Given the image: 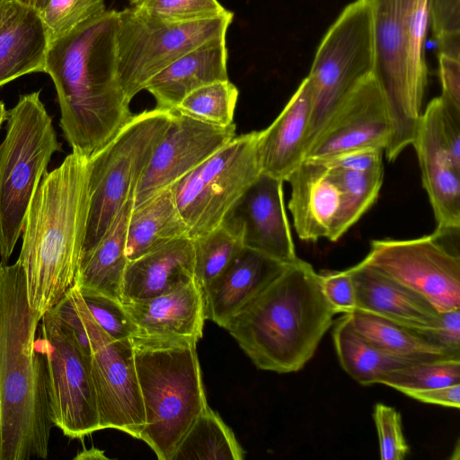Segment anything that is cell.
Listing matches in <instances>:
<instances>
[{
  "label": "cell",
  "instance_id": "obj_30",
  "mask_svg": "<svg viewBox=\"0 0 460 460\" xmlns=\"http://www.w3.org/2000/svg\"><path fill=\"white\" fill-rule=\"evenodd\" d=\"M346 314L358 332L389 354L417 361L460 358L423 339L411 328L358 310Z\"/></svg>",
  "mask_w": 460,
  "mask_h": 460
},
{
  "label": "cell",
  "instance_id": "obj_37",
  "mask_svg": "<svg viewBox=\"0 0 460 460\" xmlns=\"http://www.w3.org/2000/svg\"><path fill=\"white\" fill-rule=\"evenodd\" d=\"M130 7L169 22L218 16L227 10L217 0H129Z\"/></svg>",
  "mask_w": 460,
  "mask_h": 460
},
{
  "label": "cell",
  "instance_id": "obj_32",
  "mask_svg": "<svg viewBox=\"0 0 460 460\" xmlns=\"http://www.w3.org/2000/svg\"><path fill=\"white\" fill-rule=\"evenodd\" d=\"M330 169L341 191V210L337 228L339 240L376 203L383 184L384 169L370 172Z\"/></svg>",
  "mask_w": 460,
  "mask_h": 460
},
{
  "label": "cell",
  "instance_id": "obj_17",
  "mask_svg": "<svg viewBox=\"0 0 460 460\" xmlns=\"http://www.w3.org/2000/svg\"><path fill=\"white\" fill-rule=\"evenodd\" d=\"M391 123L375 76L363 80L334 112L306 151L305 159L325 160L365 148H386Z\"/></svg>",
  "mask_w": 460,
  "mask_h": 460
},
{
  "label": "cell",
  "instance_id": "obj_24",
  "mask_svg": "<svg viewBox=\"0 0 460 460\" xmlns=\"http://www.w3.org/2000/svg\"><path fill=\"white\" fill-rule=\"evenodd\" d=\"M226 36L210 40L171 63L146 84L156 107L174 110L191 92L228 79Z\"/></svg>",
  "mask_w": 460,
  "mask_h": 460
},
{
  "label": "cell",
  "instance_id": "obj_15",
  "mask_svg": "<svg viewBox=\"0 0 460 460\" xmlns=\"http://www.w3.org/2000/svg\"><path fill=\"white\" fill-rule=\"evenodd\" d=\"M234 123L216 126L173 110L169 127L156 145L136 188L134 207L169 188L235 137Z\"/></svg>",
  "mask_w": 460,
  "mask_h": 460
},
{
  "label": "cell",
  "instance_id": "obj_31",
  "mask_svg": "<svg viewBox=\"0 0 460 460\" xmlns=\"http://www.w3.org/2000/svg\"><path fill=\"white\" fill-rule=\"evenodd\" d=\"M244 454L232 429L208 405L181 440L172 460H242Z\"/></svg>",
  "mask_w": 460,
  "mask_h": 460
},
{
  "label": "cell",
  "instance_id": "obj_46",
  "mask_svg": "<svg viewBox=\"0 0 460 460\" xmlns=\"http://www.w3.org/2000/svg\"><path fill=\"white\" fill-rule=\"evenodd\" d=\"M17 6L13 0H0V31Z\"/></svg>",
  "mask_w": 460,
  "mask_h": 460
},
{
  "label": "cell",
  "instance_id": "obj_33",
  "mask_svg": "<svg viewBox=\"0 0 460 460\" xmlns=\"http://www.w3.org/2000/svg\"><path fill=\"white\" fill-rule=\"evenodd\" d=\"M238 95L237 87L229 80L217 81L191 92L174 111L205 123L226 127L234 123Z\"/></svg>",
  "mask_w": 460,
  "mask_h": 460
},
{
  "label": "cell",
  "instance_id": "obj_44",
  "mask_svg": "<svg viewBox=\"0 0 460 460\" xmlns=\"http://www.w3.org/2000/svg\"><path fill=\"white\" fill-rule=\"evenodd\" d=\"M438 64L442 86L440 98L460 109V59L438 54Z\"/></svg>",
  "mask_w": 460,
  "mask_h": 460
},
{
  "label": "cell",
  "instance_id": "obj_40",
  "mask_svg": "<svg viewBox=\"0 0 460 460\" xmlns=\"http://www.w3.org/2000/svg\"><path fill=\"white\" fill-rule=\"evenodd\" d=\"M373 419L377 431L380 458L402 460L409 453L402 417L394 408L378 402L374 407Z\"/></svg>",
  "mask_w": 460,
  "mask_h": 460
},
{
  "label": "cell",
  "instance_id": "obj_9",
  "mask_svg": "<svg viewBox=\"0 0 460 460\" xmlns=\"http://www.w3.org/2000/svg\"><path fill=\"white\" fill-rule=\"evenodd\" d=\"M374 67L372 4L356 0L328 29L307 75L312 111L306 151L350 93L374 74Z\"/></svg>",
  "mask_w": 460,
  "mask_h": 460
},
{
  "label": "cell",
  "instance_id": "obj_29",
  "mask_svg": "<svg viewBox=\"0 0 460 460\" xmlns=\"http://www.w3.org/2000/svg\"><path fill=\"white\" fill-rule=\"evenodd\" d=\"M332 340L339 362L362 385L377 384L385 374L418 362L389 354L358 332L346 314L332 323Z\"/></svg>",
  "mask_w": 460,
  "mask_h": 460
},
{
  "label": "cell",
  "instance_id": "obj_28",
  "mask_svg": "<svg viewBox=\"0 0 460 460\" xmlns=\"http://www.w3.org/2000/svg\"><path fill=\"white\" fill-rule=\"evenodd\" d=\"M181 237H188V228L167 188L133 207L127 233V259L133 261Z\"/></svg>",
  "mask_w": 460,
  "mask_h": 460
},
{
  "label": "cell",
  "instance_id": "obj_1",
  "mask_svg": "<svg viewBox=\"0 0 460 460\" xmlns=\"http://www.w3.org/2000/svg\"><path fill=\"white\" fill-rule=\"evenodd\" d=\"M117 11L107 10L49 44L45 71L55 85L60 128L87 159L104 147L132 118L117 76Z\"/></svg>",
  "mask_w": 460,
  "mask_h": 460
},
{
  "label": "cell",
  "instance_id": "obj_38",
  "mask_svg": "<svg viewBox=\"0 0 460 460\" xmlns=\"http://www.w3.org/2000/svg\"><path fill=\"white\" fill-rule=\"evenodd\" d=\"M428 19L438 54L460 59V0H428Z\"/></svg>",
  "mask_w": 460,
  "mask_h": 460
},
{
  "label": "cell",
  "instance_id": "obj_23",
  "mask_svg": "<svg viewBox=\"0 0 460 460\" xmlns=\"http://www.w3.org/2000/svg\"><path fill=\"white\" fill-rule=\"evenodd\" d=\"M349 269L356 289V310L411 329L436 324L440 312L418 292L363 261Z\"/></svg>",
  "mask_w": 460,
  "mask_h": 460
},
{
  "label": "cell",
  "instance_id": "obj_35",
  "mask_svg": "<svg viewBox=\"0 0 460 460\" xmlns=\"http://www.w3.org/2000/svg\"><path fill=\"white\" fill-rule=\"evenodd\" d=\"M377 384L401 393L460 384V358H447L418 362L383 375Z\"/></svg>",
  "mask_w": 460,
  "mask_h": 460
},
{
  "label": "cell",
  "instance_id": "obj_39",
  "mask_svg": "<svg viewBox=\"0 0 460 460\" xmlns=\"http://www.w3.org/2000/svg\"><path fill=\"white\" fill-rule=\"evenodd\" d=\"M78 291L94 321L112 339H131L137 334V328L122 302L100 293Z\"/></svg>",
  "mask_w": 460,
  "mask_h": 460
},
{
  "label": "cell",
  "instance_id": "obj_14",
  "mask_svg": "<svg viewBox=\"0 0 460 460\" xmlns=\"http://www.w3.org/2000/svg\"><path fill=\"white\" fill-rule=\"evenodd\" d=\"M426 297L438 312L460 308V257L435 233L370 243L362 260Z\"/></svg>",
  "mask_w": 460,
  "mask_h": 460
},
{
  "label": "cell",
  "instance_id": "obj_18",
  "mask_svg": "<svg viewBox=\"0 0 460 460\" xmlns=\"http://www.w3.org/2000/svg\"><path fill=\"white\" fill-rule=\"evenodd\" d=\"M411 145L417 154L423 187L428 194L439 236L458 234L460 228V165L446 144L441 122V100L425 107Z\"/></svg>",
  "mask_w": 460,
  "mask_h": 460
},
{
  "label": "cell",
  "instance_id": "obj_25",
  "mask_svg": "<svg viewBox=\"0 0 460 460\" xmlns=\"http://www.w3.org/2000/svg\"><path fill=\"white\" fill-rule=\"evenodd\" d=\"M192 241L181 237L156 248L126 267L122 302L139 301L168 292L194 279Z\"/></svg>",
  "mask_w": 460,
  "mask_h": 460
},
{
  "label": "cell",
  "instance_id": "obj_19",
  "mask_svg": "<svg viewBox=\"0 0 460 460\" xmlns=\"http://www.w3.org/2000/svg\"><path fill=\"white\" fill-rule=\"evenodd\" d=\"M291 187L288 209L296 235L304 241H338L341 191L330 167L305 159L287 181Z\"/></svg>",
  "mask_w": 460,
  "mask_h": 460
},
{
  "label": "cell",
  "instance_id": "obj_2",
  "mask_svg": "<svg viewBox=\"0 0 460 460\" xmlns=\"http://www.w3.org/2000/svg\"><path fill=\"white\" fill-rule=\"evenodd\" d=\"M41 316L28 301L17 261L0 262V460L46 459L54 427Z\"/></svg>",
  "mask_w": 460,
  "mask_h": 460
},
{
  "label": "cell",
  "instance_id": "obj_13",
  "mask_svg": "<svg viewBox=\"0 0 460 460\" xmlns=\"http://www.w3.org/2000/svg\"><path fill=\"white\" fill-rule=\"evenodd\" d=\"M69 292L89 339L100 429H116L139 438L146 419L132 341L109 336L91 315L77 288Z\"/></svg>",
  "mask_w": 460,
  "mask_h": 460
},
{
  "label": "cell",
  "instance_id": "obj_43",
  "mask_svg": "<svg viewBox=\"0 0 460 460\" xmlns=\"http://www.w3.org/2000/svg\"><path fill=\"white\" fill-rule=\"evenodd\" d=\"M383 155V149L365 148L318 161L324 163L330 167L370 172L384 169Z\"/></svg>",
  "mask_w": 460,
  "mask_h": 460
},
{
  "label": "cell",
  "instance_id": "obj_41",
  "mask_svg": "<svg viewBox=\"0 0 460 460\" xmlns=\"http://www.w3.org/2000/svg\"><path fill=\"white\" fill-rule=\"evenodd\" d=\"M323 294L336 314L356 310V289L349 269L320 274Z\"/></svg>",
  "mask_w": 460,
  "mask_h": 460
},
{
  "label": "cell",
  "instance_id": "obj_27",
  "mask_svg": "<svg viewBox=\"0 0 460 460\" xmlns=\"http://www.w3.org/2000/svg\"><path fill=\"white\" fill-rule=\"evenodd\" d=\"M49 39L40 13L18 4L0 31V86L45 71Z\"/></svg>",
  "mask_w": 460,
  "mask_h": 460
},
{
  "label": "cell",
  "instance_id": "obj_26",
  "mask_svg": "<svg viewBox=\"0 0 460 460\" xmlns=\"http://www.w3.org/2000/svg\"><path fill=\"white\" fill-rule=\"evenodd\" d=\"M134 196L119 209L97 244L81 256L75 286L122 302L121 287L128 259L126 243Z\"/></svg>",
  "mask_w": 460,
  "mask_h": 460
},
{
  "label": "cell",
  "instance_id": "obj_42",
  "mask_svg": "<svg viewBox=\"0 0 460 460\" xmlns=\"http://www.w3.org/2000/svg\"><path fill=\"white\" fill-rule=\"evenodd\" d=\"M413 330L430 343L460 358V308L440 312L433 326Z\"/></svg>",
  "mask_w": 460,
  "mask_h": 460
},
{
  "label": "cell",
  "instance_id": "obj_22",
  "mask_svg": "<svg viewBox=\"0 0 460 460\" xmlns=\"http://www.w3.org/2000/svg\"><path fill=\"white\" fill-rule=\"evenodd\" d=\"M311 111L312 91L306 76L272 123L258 133L257 152L262 174L285 182L302 164Z\"/></svg>",
  "mask_w": 460,
  "mask_h": 460
},
{
  "label": "cell",
  "instance_id": "obj_16",
  "mask_svg": "<svg viewBox=\"0 0 460 460\" xmlns=\"http://www.w3.org/2000/svg\"><path fill=\"white\" fill-rule=\"evenodd\" d=\"M283 183L261 173L229 208L220 226L239 238L243 247L290 264L298 257L286 213Z\"/></svg>",
  "mask_w": 460,
  "mask_h": 460
},
{
  "label": "cell",
  "instance_id": "obj_3",
  "mask_svg": "<svg viewBox=\"0 0 460 460\" xmlns=\"http://www.w3.org/2000/svg\"><path fill=\"white\" fill-rule=\"evenodd\" d=\"M90 208L88 159L72 151L42 178L18 258L31 308L41 317L75 286Z\"/></svg>",
  "mask_w": 460,
  "mask_h": 460
},
{
  "label": "cell",
  "instance_id": "obj_12",
  "mask_svg": "<svg viewBox=\"0 0 460 460\" xmlns=\"http://www.w3.org/2000/svg\"><path fill=\"white\" fill-rule=\"evenodd\" d=\"M39 338L47 365L54 427L70 438L100 430L90 353L56 307L42 315Z\"/></svg>",
  "mask_w": 460,
  "mask_h": 460
},
{
  "label": "cell",
  "instance_id": "obj_48",
  "mask_svg": "<svg viewBox=\"0 0 460 460\" xmlns=\"http://www.w3.org/2000/svg\"><path fill=\"white\" fill-rule=\"evenodd\" d=\"M16 4L40 13L48 3V0H13Z\"/></svg>",
  "mask_w": 460,
  "mask_h": 460
},
{
  "label": "cell",
  "instance_id": "obj_50",
  "mask_svg": "<svg viewBox=\"0 0 460 460\" xmlns=\"http://www.w3.org/2000/svg\"><path fill=\"white\" fill-rule=\"evenodd\" d=\"M370 1V0H369Z\"/></svg>",
  "mask_w": 460,
  "mask_h": 460
},
{
  "label": "cell",
  "instance_id": "obj_20",
  "mask_svg": "<svg viewBox=\"0 0 460 460\" xmlns=\"http://www.w3.org/2000/svg\"><path fill=\"white\" fill-rule=\"evenodd\" d=\"M122 305L137 328L136 335L196 341L203 335V291L194 279L156 296Z\"/></svg>",
  "mask_w": 460,
  "mask_h": 460
},
{
  "label": "cell",
  "instance_id": "obj_45",
  "mask_svg": "<svg viewBox=\"0 0 460 460\" xmlns=\"http://www.w3.org/2000/svg\"><path fill=\"white\" fill-rule=\"evenodd\" d=\"M403 394L419 402L459 409L460 384L421 390H410Z\"/></svg>",
  "mask_w": 460,
  "mask_h": 460
},
{
  "label": "cell",
  "instance_id": "obj_4",
  "mask_svg": "<svg viewBox=\"0 0 460 460\" xmlns=\"http://www.w3.org/2000/svg\"><path fill=\"white\" fill-rule=\"evenodd\" d=\"M335 314L320 274L298 258L224 328L259 369L288 374L312 359Z\"/></svg>",
  "mask_w": 460,
  "mask_h": 460
},
{
  "label": "cell",
  "instance_id": "obj_10",
  "mask_svg": "<svg viewBox=\"0 0 460 460\" xmlns=\"http://www.w3.org/2000/svg\"><path fill=\"white\" fill-rule=\"evenodd\" d=\"M234 13L191 22H169L132 7L117 12L115 61L119 84L130 102L147 82L182 55L226 36Z\"/></svg>",
  "mask_w": 460,
  "mask_h": 460
},
{
  "label": "cell",
  "instance_id": "obj_47",
  "mask_svg": "<svg viewBox=\"0 0 460 460\" xmlns=\"http://www.w3.org/2000/svg\"><path fill=\"white\" fill-rule=\"evenodd\" d=\"M74 459L79 460H93V459H108V457L104 455L103 451L97 449L95 447H92L90 449H84L79 452Z\"/></svg>",
  "mask_w": 460,
  "mask_h": 460
},
{
  "label": "cell",
  "instance_id": "obj_6",
  "mask_svg": "<svg viewBox=\"0 0 460 460\" xmlns=\"http://www.w3.org/2000/svg\"><path fill=\"white\" fill-rule=\"evenodd\" d=\"M145 426L139 438L160 460H172L208 406L198 341L134 335L131 338Z\"/></svg>",
  "mask_w": 460,
  "mask_h": 460
},
{
  "label": "cell",
  "instance_id": "obj_36",
  "mask_svg": "<svg viewBox=\"0 0 460 460\" xmlns=\"http://www.w3.org/2000/svg\"><path fill=\"white\" fill-rule=\"evenodd\" d=\"M104 11V0H48L40 16L49 44Z\"/></svg>",
  "mask_w": 460,
  "mask_h": 460
},
{
  "label": "cell",
  "instance_id": "obj_21",
  "mask_svg": "<svg viewBox=\"0 0 460 460\" xmlns=\"http://www.w3.org/2000/svg\"><path fill=\"white\" fill-rule=\"evenodd\" d=\"M287 265L243 247L228 266L202 289L206 319L224 328Z\"/></svg>",
  "mask_w": 460,
  "mask_h": 460
},
{
  "label": "cell",
  "instance_id": "obj_7",
  "mask_svg": "<svg viewBox=\"0 0 460 460\" xmlns=\"http://www.w3.org/2000/svg\"><path fill=\"white\" fill-rule=\"evenodd\" d=\"M6 133L0 144V258L7 262L22 234L31 201L61 150L40 91L21 95L7 111Z\"/></svg>",
  "mask_w": 460,
  "mask_h": 460
},
{
  "label": "cell",
  "instance_id": "obj_8",
  "mask_svg": "<svg viewBox=\"0 0 460 460\" xmlns=\"http://www.w3.org/2000/svg\"><path fill=\"white\" fill-rule=\"evenodd\" d=\"M172 112L155 107L133 115L112 140L88 159L90 208L82 254L97 244L119 209L135 196Z\"/></svg>",
  "mask_w": 460,
  "mask_h": 460
},
{
  "label": "cell",
  "instance_id": "obj_34",
  "mask_svg": "<svg viewBox=\"0 0 460 460\" xmlns=\"http://www.w3.org/2000/svg\"><path fill=\"white\" fill-rule=\"evenodd\" d=\"M194 251V279L203 289L215 279L243 248L239 238L222 226L191 239Z\"/></svg>",
  "mask_w": 460,
  "mask_h": 460
},
{
  "label": "cell",
  "instance_id": "obj_11",
  "mask_svg": "<svg viewBox=\"0 0 460 460\" xmlns=\"http://www.w3.org/2000/svg\"><path fill=\"white\" fill-rule=\"evenodd\" d=\"M258 133L235 136L169 187L189 238L202 236L220 226L229 208L261 174Z\"/></svg>",
  "mask_w": 460,
  "mask_h": 460
},
{
  "label": "cell",
  "instance_id": "obj_49",
  "mask_svg": "<svg viewBox=\"0 0 460 460\" xmlns=\"http://www.w3.org/2000/svg\"><path fill=\"white\" fill-rule=\"evenodd\" d=\"M7 117V110L4 103L0 101V129L3 124L5 122Z\"/></svg>",
  "mask_w": 460,
  "mask_h": 460
},
{
  "label": "cell",
  "instance_id": "obj_5",
  "mask_svg": "<svg viewBox=\"0 0 460 460\" xmlns=\"http://www.w3.org/2000/svg\"><path fill=\"white\" fill-rule=\"evenodd\" d=\"M373 11L374 75L391 123L384 154L390 162L411 145L428 84L425 40L428 0H370Z\"/></svg>",
  "mask_w": 460,
  "mask_h": 460
}]
</instances>
